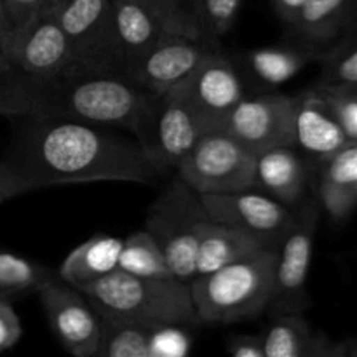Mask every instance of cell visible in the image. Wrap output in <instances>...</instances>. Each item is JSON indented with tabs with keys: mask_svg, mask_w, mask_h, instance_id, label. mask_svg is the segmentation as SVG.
Segmentation results:
<instances>
[{
	"mask_svg": "<svg viewBox=\"0 0 357 357\" xmlns=\"http://www.w3.org/2000/svg\"><path fill=\"white\" fill-rule=\"evenodd\" d=\"M153 333L145 324L101 319L98 357H153Z\"/></svg>",
	"mask_w": 357,
	"mask_h": 357,
	"instance_id": "cell-23",
	"label": "cell"
},
{
	"mask_svg": "<svg viewBox=\"0 0 357 357\" xmlns=\"http://www.w3.org/2000/svg\"><path fill=\"white\" fill-rule=\"evenodd\" d=\"M241 9V0H202L204 37L218 40L234 26Z\"/></svg>",
	"mask_w": 357,
	"mask_h": 357,
	"instance_id": "cell-31",
	"label": "cell"
},
{
	"mask_svg": "<svg viewBox=\"0 0 357 357\" xmlns=\"http://www.w3.org/2000/svg\"><path fill=\"white\" fill-rule=\"evenodd\" d=\"M51 84H54L52 96L42 94L35 98L30 112L59 115L105 128H122L131 132L150 96V91L124 73L68 75Z\"/></svg>",
	"mask_w": 357,
	"mask_h": 357,
	"instance_id": "cell-3",
	"label": "cell"
},
{
	"mask_svg": "<svg viewBox=\"0 0 357 357\" xmlns=\"http://www.w3.org/2000/svg\"><path fill=\"white\" fill-rule=\"evenodd\" d=\"M321 162V202L333 218H345L357 206V143H345Z\"/></svg>",
	"mask_w": 357,
	"mask_h": 357,
	"instance_id": "cell-21",
	"label": "cell"
},
{
	"mask_svg": "<svg viewBox=\"0 0 357 357\" xmlns=\"http://www.w3.org/2000/svg\"><path fill=\"white\" fill-rule=\"evenodd\" d=\"M323 86L357 91V47L337 58L328 66Z\"/></svg>",
	"mask_w": 357,
	"mask_h": 357,
	"instance_id": "cell-32",
	"label": "cell"
},
{
	"mask_svg": "<svg viewBox=\"0 0 357 357\" xmlns=\"http://www.w3.org/2000/svg\"><path fill=\"white\" fill-rule=\"evenodd\" d=\"M208 218L201 195L180 178L160 192L146 216L145 230L162 250L174 278L188 284L195 278L199 234Z\"/></svg>",
	"mask_w": 357,
	"mask_h": 357,
	"instance_id": "cell-6",
	"label": "cell"
},
{
	"mask_svg": "<svg viewBox=\"0 0 357 357\" xmlns=\"http://www.w3.org/2000/svg\"><path fill=\"white\" fill-rule=\"evenodd\" d=\"M293 108L295 96L288 94H246L227 115L222 129L255 153L293 146Z\"/></svg>",
	"mask_w": 357,
	"mask_h": 357,
	"instance_id": "cell-11",
	"label": "cell"
},
{
	"mask_svg": "<svg viewBox=\"0 0 357 357\" xmlns=\"http://www.w3.org/2000/svg\"><path fill=\"white\" fill-rule=\"evenodd\" d=\"M7 199H9V194H7L6 181H3V178H2V173H0V204H2L3 201H7Z\"/></svg>",
	"mask_w": 357,
	"mask_h": 357,
	"instance_id": "cell-38",
	"label": "cell"
},
{
	"mask_svg": "<svg viewBox=\"0 0 357 357\" xmlns=\"http://www.w3.org/2000/svg\"><path fill=\"white\" fill-rule=\"evenodd\" d=\"M0 112H3V114H6V110H3V105H2V98H0Z\"/></svg>",
	"mask_w": 357,
	"mask_h": 357,
	"instance_id": "cell-39",
	"label": "cell"
},
{
	"mask_svg": "<svg viewBox=\"0 0 357 357\" xmlns=\"http://www.w3.org/2000/svg\"><path fill=\"white\" fill-rule=\"evenodd\" d=\"M209 131L180 86L150 93L136 124L135 138L162 173L180 166L202 135Z\"/></svg>",
	"mask_w": 357,
	"mask_h": 357,
	"instance_id": "cell-5",
	"label": "cell"
},
{
	"mask_svg": "<svg viewBox=\"0 0 357 357\" xmlns=\"http://www.w3.org/2000/svg\"><path fill=\"white\" fill-rule=\"evenodd\" d=\"M52 2H54V0H51V3H52Z\"/></svg>",
	"mask_w": 357,
	"mask_h": 357,
	"instance_id": "cell-40",
	"label": "cell"
},
{
	"mask_svg": "<svg viewBox=\"0 0 357 357\" xmlns=\"http://www.w3.org/2000/svg\"><path fill=\"white\" fill-rule=\"evenodd\" d=\"M114 44L122 73L129 70L167 33L153 0H112Z\"/></svg>",
	"mask_w": 357,
	"mask_h": 357,
	"instance_id": "cell-16",
	"label": "cell"
},
{
	"mask_svg": "<svg viewBox=\"0 0 357 357\" xmlns=\"http://www.w3.org/2000/svg\"><path fill=\"white\" fill-rule=\"evenodd\" d=\"M227 352L234 357H265L261 335H239L227 342Z\"/></svg>",
	"mask_w": 357,
	"mask_h": 357,
	"instance_id": "cell-34",
	"label": "cell"
},
{
	"mask_svg": "<svg viewBox=\"0 0 357 357\" xmlns=\"http://www.w3.org/2000/svg\"><path fill=\"white\" fill-rule=\"evenodd\" d=\"M80 291L101 319L129 321L150 328L199 323L190 284L176 278L146 279L115 268Z\"/></svg>",
	"mask_w": 357,
	"mask_h": 357,
	"instance_id": "cell-2",
	"label": "cell"
},
{
	"mask_svg": "<svg viewBox=\"0 0 357 357\" xmlns=\"http://www.w3.org/2000/svg\"><path fill=\"white\" fill-rule=\"evenodd\" d=\"M52 10L68 40V75L122 73L114 44L112 0H54Z\"/></svg>",
	"mask_w": 357,
	"mask_h": 357,
	"instance_id": "cell-7",
	"label": "cell"
},
{
	"mask_svg": "<svg viewBox=\"0 0 357 357\" xmlns=\"http://www.w3.org/2000/svg\"><path fill=\"white\" fill-rule=\"evenodd\" d=\"M51 275L54 274L28 258L0 251V300L9 302L16 296L37 291L38 286Z\"/></svg>",
	"mask_w": 357,
	"mask_h": 357,
	"instance_id": "cell-25",
	"label": "cell"
},
{
	"mask_svg": "<svg viewBox=\"0 0 357 357\" xmlns=\"http://www.w3.org/2000/svg\"><path fill=\"white\" fill-rule=\"evenodd\" d=\"M51 6V0H0V16L6 26L9 45L17 33H21Z\"/></svg>",
	"mask_w": 357,
	"mask_h": 357,
	"instance_id": "cell-29",
	"label": "cell"
},
{
	"mask_svg": "<svg viewBox=\"0 0 357 357\" xmlns=\"http://www.w3.org/2000/svg\"><path fill=\"white\" fill-rule=\"evenodd\" d=\"M349 143L344 129L319 93L295 96L293 146L317 160H324Z\"/></svg>",
	"mask_w": 357,
	"mask_h": 357,
	"instance_id": "cell-17",
	"label": "cell"
},
{
	"mask_svg": "<svg viewBox=\"0 0 357 357\" xmlns=\"http://www.w3.org/2000/svg\"><path fill=\"white\" fill-rule=\"evenodd\" d=\"M0 160L10 197L54 185L131 181L153 185L162 171L138 139L114 135L105 126L30 112Z\"/></svg>",
	"mask_w": 357,
	"mask_h": 357,
	"instance_id": "cell-1",
	"label": "cell"
},
{
	"mask_svg": "<svg viewBox=\"0 0 357 357\" xmlns=\"http://www.w3.org/2000/svg\"><path fill=\"white\" fill-rule=\"evenodd\" d=\"M317 93L324 98L330 110L333 112L349 142L357 143V91L321 86Z\"/></svg>",
	"mask_w": 357,
	"mask_h": 357,
	"instance_id": "cell-30",
	"label": "cell"
},
{
	"mask_svg": "<svg viewBox=\"0 0 357 357\" xmlns=\"http://www.w3.org/2000/svg\"><path fill=\"white\" fill-rule=\"evenodd\" d=\"M218 40L166 33L128 75L150 93L181 86L208 58L220 52Z\"/></svg>",
	"mask_w": 357,
	"mask_h": 357,
	"instance_id": "cell-12",
	"label": "cell"
},
{
	"mask_svg": "<svg viewBox=\"0 0 357 357\" xmlns=\"http://www.w3.org/2000/svg\"><path fill=\"white\" fill-rule=\"evenodd\" d=\"M303 3H305V0H274V7L278 14L289 24L295 23Z\"/></svg>",
	"mask_w": 357,
	"mask_h": 357,
	"instance_id": "cell-36",
	"label": "cell"
},
{
	"mask_svg": "<svg viewBox=\"0 0 357 357\" xmlns=\"http://www.w3.org/2000/svg\"><path fill=\"white\" fill-rule=\"evenodd\" d=\"M153 6L167 33L204 37L202 0H153Z\"/></svg>",
	"mask_w": 357,
	"mask_h": 357,
	"instance_id": "cell-28",
	"label": "cell"
},
{
	"mask_svg": "<svg viewBox=\"0 0 357 357\" xmlns=\"http://www.w3.org/2000/svg\"><path fill=\"white\" fill-rule=\"evenodd\" d=\"M122 272L146 279L174 278L162 250L149 230H138L122 243L119 267Z\"/></svg>",
	"mask_w": 357,
	"mask_h": 357,
	"instance_id": "cell-24",
	"label": "cell"
},
{
	"mask_svg": "<svg viewBox=\"0 0 357 357\" xmlns=\"http://www.w3.org/2000/svg\"><path fill=\"white\" fill-rule=\"evenodd\" d=\"M316 222V209L307 208L298 216H293L291 225L279 241L281 248L275 260V291L272 303L284 314L298 312L305 305Z\"/></svg>",
	"mask_w": 357,
	"mask_h": 357,
	"instance_id": "cell-14",
	"label": "cell"
},
{
	"mask_svg": "<svg viewBox=\"0 0 357 357\" xmlns=\"http://www.w3.org/2000/svg\"><path fill=\"white\" fill-rule=\"evenodd\" d=\"M278 250L264 246L190 282L199 323L253 319L274 300Z\"/></svg>",
	"mask_w": 357,
	"mask_h": 357,
	"instance_id": "cell-4",
	"label": "cell"
},
{
	"mask_svg": "<svg viewBox=\"0 0 357 357\" xmlns=\"http://www.w3.org/2000/svg\"><path fill=\"white\" fill-rule=\"evenodd\" d=\"M309 173L295 146L281 145L257 153L255 159V187L278 199L282 204L300 201L307 187Z\"/></svg>",
	"mask_w": 357,
	"mask_h": 357,
	"instance_id": "cell-18",
	"label": "cell"
},
{
	"mask_svg": "<svg viewBox=\"0 0 357 357\" xmlns=\"http://www.w3.org/2000/svg\"><path fill=\"white\" fill-rule=\"evenodd\" d=\"M70 47L52 6L31 21L9 45L10 75H24L37 86L63 79L70 72Z\"/></svg>",
	"mask_w": 357,
	"mask_h": 357,
	"instance_id": "cell-10",
	"label": "cell"
},
{
	"mask_svg": "<svg viewBox=\"0 0 357 357\" xmlns=\"http://www.w3.org/2000/svg\"><path fill=\"white\" fill-rule=\"evenodd\" d=\"M340 352H342V356H357V342H356V344H352V345L342 344L340 345Z\"/></svg>",
	"mask_w": 357,
	"mask_h": 357,
	"instance_id": "cell-37",
	"label": "cell"
},
{
	"mask_svg": "<svg viewBox=\"0 0 357 357\" xmlns=\"http://www.w3.org/2000/svg\"><path fill=\"white\" fill-rule=\"evenodd\" d=\"M10 75V66H9V40H7L6 26H3L2 16H0V82H2L6 77ZM0 98H2V105L6 114H13L10 110L9 100H7L6 93H3V87L0 84Z\"/></svg>",
	"mask_w": 357,
	"mask_h": 357,
	"instance_id": "cell-35",
	"label": "cell"
},
{
	"mask_svg": "<svg viewBox=\"0 0 357 357\" xmlns=\"http://www.w3.org/2000/svg\"><path fill=\"white\" fill-rule=\"evenodd\" d=\"M124 239L112 236H94L75 248L59 265L58 278L80 289L105 278L119 267Z\"/></svg>",
	"mask_w": 357,
	"mask_h": 357,
	"instance_id": "cell-22",
	"label": "cell"
},
{
	"mask_svg": "<svg viewBox=\"0 0 357 357\" xmlns=\"http://www.w3.org/2000/svg\"><path fill=\"white\" fill-rule=\"evenodd\" d=\"M265 357H321L342 356L340 345H333L323 335L314 333L302 316L296 312L282 314L264 335Z\"/></svg>",
	"mask_w": 357,
	"mask_h": 357,
	"instance_id": "cell-20",
	"label": "cell"
},
{
	"mask_svg": "<svg viewBox=\"0 0 357 357\" xmlns=\"http://www.w3.org/2000/svg\"><path fill=\"white\" fill-rule=\"evenodd\" d=\"M37 293L61 347L75 357H98L101 317L87 296L58 275L45 279Z\"/></svg>",
	"mask_w": 357,
	"mask_h": 357,
	"instance_id": "cell-9",
	"label": "cell"
},
{
	"mask_svg": "<svg viewBox=\"0 0 357 357\" xmlns=\"http://www.w3.org/2000/svg\"><path fill=\"white\" fill-rule=\"evenodd\" d=\"M201 201L211 220L257 234L271 246L282 239L293 222L286 204L257 188L232 194H202Z\"/></svg>",
	"mask_w": 357,
	"mask_h": 357,
	"instance_id": "cell-13",
	"label": "cell"
},
{
	"mask_svg": "<svg viewBox=\"0 0 357 357\" xmlns=\"http://www.w3.org/2000/svg\"><path fill=\"white\" fill-rule=\"evenodd\" d=\"M23 335L20 317L7 300H0V352L9 351Z\"/></svg>",
	"mask_w": 357,
	"mask_h": 357,
	"instance_id": "cell-33",
	"label": "cell"
},
{
	"mask_svg": "<svg viewBox=\"0 0 357 357\" xmlns=\"http://www.w3.org/2000/svg\"><path fill=\"white\" fill-rule=\"evenodd\" d=\"M180 87L209 129L222 128L227 115L246 96L236 66L222 51L206 59Z\"/></svg>",
	"mask_w": 357,
	"mask_h": 357,
	"instance_id": "cell-15",
	"label": "cell"
},
{
	"mask_svg": "<svg viewBox=\"0 0 357 357\" xmlns=\"http://www.w3.org/2000/svg\"><path fill=\"white\" fill-rule=\"evenodd\" d=\"M264 246L271 244L265 243L257 234L208 218L202 223L199 234L195 278L218 271Z\"/></svg>",
	"mask_w": 357,
	"mask_h": 357,
	"instance_id": "cell-19",
	"label": "cell"
},
{
	"mask_svg": "<svg viewBox=\"0 0 357 357\" xmlns=\"http://www.w3.org/2000/svg\"><path fill=\"white\" fill-rule=\"evenodd\" d=\"M257 153L229 132L209 129L176 167V176L197 194H232L255 187Z\"/></svg>",
	"mask_w": 357,
	"mask_h": 357,
	"instance_id": "cell-8",
	"label": "cell"
},
{
	"mask_svg": "<svg viewBox=\"0 0 357 357\" xmlns=\"http://www.w3.org/2000/svg\"><path fill=\"white\" fill-rule=\"evenodd\" d=\"M309 61V56L296 49L264 47L248 54V66L258 80L279 86L293 79Z\"/></svg>",
	"mask_w": 357,
	"mask_h": 357,
	"instance_id": "cell-26",
	"label": "cell"
},
{
	"mask_svg": "<svg viewBox=\"0 0 357 357\" xmlns=\"http://www.w3.org/2000/svg\"><path fill=\"white\" fill-rule=\"evenodd\" d=\"M349 0H305L293 26L310 38H328L340 26Z\"/></svg>",
	"mask_w": 357,
	"mask_h": 357,
	"instance_id": "cell-27",
	"label": "cell"
}]
</instances>
